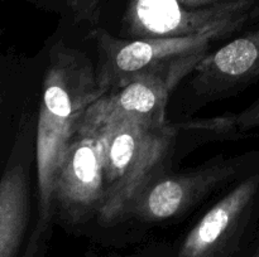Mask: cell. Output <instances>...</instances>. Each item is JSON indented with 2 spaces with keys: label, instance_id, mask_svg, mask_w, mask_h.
<instances>
[{
  "label": "cell",
  "instance_id": "1",
  "mask_svg": "<svg viewBox=\"0 0 259 257\" xmlns=\"http://www.w3.org/2000/svg\"><path fill=\"white\" fill-rule=\"evenodd\" d=\"M83 53L60 44L43 80L37 123L38 218L23 257H42L55 216L53 184L63 154L77 136L89 106L105 92Z\"/></svg>",
  "mask_w": 259,
  "mask_h": 257
},
{
  "label": "cell",
  "instance_id": "2",
  "mask_svg": "<svg viewBox=\"0 0 259 257\" xmlns=\"http://www.w3.org/2000/svg\"><path fill=\"white\" fill-rule=\"evenodd\" d=\"M82 131L96 134L101 141L105 197L98 214L100 222L113 224L129 213L142 191L153 183L177 128L168 123L116 121Z\"/></svg>",
  "mask_w": 259,
  "mask_h": 257
},
{
  "label": "cell",
  "instance_id": "3",
  "mask_svg": "<svg viewBox=\"0 0 259 257\" xmlns=\"http://www.w3.org/2000/svg\"><path fill=\"white\" fill-rule=\"evenodd\" d=\"M244 20L245 17L234 18L202 32L181 37L137 40L99 37L101 50L99 82L108 91L134 76L153 72L192 55L207 54L211 42L235 30Z\"/></svg>",
  "mask_w": 259,
  "mask_h": 257
},
{
  "label": "cell",
  "instance_id": "4",
  "mask_svg": "<svg viewBox=\"0 0 259 257\" xmlns=\"http://www.w3.org/2000/svg\"><path fill=\"white\" fill-rule=\"evenodd\" d=\"M206 54L192 55L153 72L134 76L109 88L88 107L80 130H91L116 121L163 125L171 91L191 73Z\"/></svg>",
  "mask_w": 259,
  "mask_h": 257
},
{
  "label": "cell",
  "instance_id": "5",
  "mask_svg": "<svg viewBox=\"0 0 259 257\" xmlns=\"http://www.w3.org/2000/svg\"><path fill=\"white\" fill-rule=\"evenodd\" d=\"M105 197L103 146L98 135L80 131L60 161L53 184L55 207L72 223L99 212Z\"/></svg>",
  "mask_w": 259,
  "mask_h": 257
},
{
  "label": "cell",
  "instance_id": "6",
  "mask_svg": "<svg viewBox=\"0 0 259 257\" xmlns=\"http://www.w3.org/2000/svg\"><path fill=\"white\" fill-rule=\"evenodd\" d=\"M259 188V175L238 184L186 234L179 257H225L247 219Z\"/></svg>",
  "mask_w": 259,
  "mask_h": 257
},
{
  "label": "cell",
  "instance_id": "7",
  "mask_svg": "<svg viewBox=\"0 0 259 257\" xmlns=\"http://www.w3.org/2000/svg\"><path fill=\"white\" fill-rule=\"evenodd\" d=\"M233 173V166L218 163L153 181L137 198L129 213L147 222L174 218L207 196Z\"/></svg>",
  "mask_w": 259,
  "mask_h": 257
},
{
  "label": "cell",
  "instance_id": "8",
  "mask_svg": "<svg viewBox=\"0 0 259 257\" xmlns=\"http://www.w3.org/2000/svg\"><path fill=\"white\" fill-rule=\"evenodd\" d=\"M192 73V86L200 95H222L255 82L259 80V29L206 54Z\"/></svg>",
  "mask_w": 259,
  "mask_h": 257
},
{
  "label": "cell",
  "instance_id": "9",
  "mask_svg": "<svg viewBox=\"0 0 259 257\" xmlns=\"http://www.w3.org/2000/svg\"><path fill=\"white\" fill-rule=\"evenodd\" d=\"M20 140L0 178V257H17L29 222V180Z\"/></svg>",
  "mask_w": 259,
  "mask_h": 257
},
{
  "label": "cell",
  "instance_id": "10",
  "mask_svg": "<svg viewBox=\"0 0 259 257\" xmlns=\"http://www.w3.org/2000/svg\"><path fill=\"white\" fill-rule=\"evenodd\" d=\"M187 128L207 130L214 133H233V131L249 130L259 126V101L239 113L218 116L207 120H196L184 123Z\"/></svg>",
  "mask_w": 259,
  "mask_h": 257
},
{
  "label": "cell",
  "instance_id": "11",
  "mask_svg": "<svg viewBox=\"0 0 259 257\" xmlns=\"http://www.w3.org/2000/svg\"><path fill=\"white\" fill-rule=\"evenodd\" d=\"M253 257H259V247L257 248V251H255V253H254V256Z\"/></svg>",
  "mask_w": 259,
  "mask_h": 257
}]
</instances>
